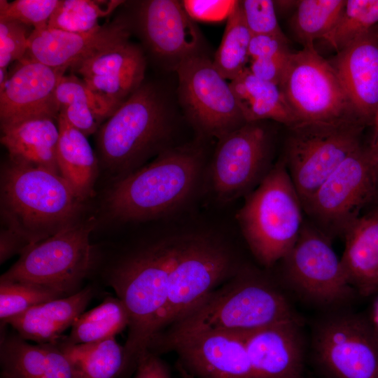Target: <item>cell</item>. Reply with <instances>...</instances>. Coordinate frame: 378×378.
<instances>
[{
  "label": "cell",
  "mask_w": 378,
  "mask_h": 378,
  "mask_svg": "<svg viewBox=\"0 0 378 378\" xmlns=\"http://www.w3.org/2000/svg\"><path fill=\"white\" fill-rule=\"evenodd\" d=\"M302 318L275 276L245 263L234 276L157 334L148 351L160 356L181 339L200 332H249Z\"/></svg>",
  "instance_id": "6da1fadb"
},
{
  "label": "cell",
  "mask_w": 378,
  "mask_h": 378,
  "mask_svg": "<svg viewBox=\"0 0 378 378\" xmlns=\"http://www.w3.org/2000/svg\"><path fill=\"white\" fill-rule=\"evenodd\" d=\"M184 230L141 244L121 255L105 279L125 305L129 315L124 346L127 377L161 330L168 298L169 275Z\"/></svg>",
  "instance_id": "7a4b0ae2"
},
{
  "label": "cell",
  "mask_w": 378,
  "mask_h": 378,
  "mask_svg": "<svg viewBox=\"0 0 378 378\" xmlns=\"http://www.w3.org/2000/svg\"><path fill=\"white\" fill-rule=\"evenodd\" d=\"M204 174L201 147H170L147 165L116 180L106 197V210L122 222L167 216L194 197Z\"/></svg>",
  "instance_id": "3957f363"
},
{
  "label": "cell",
  "mask_w": 378,
  "mask_h": 378,
  "mask_svg": "<svg viewBox=\"0 0 378 378\" xmlns=\"http://www.w3.org/2000/svg\"><path fill=\"white\" fill-rule=\"evenodd\" d=\"M0 190L1 216L28 246L82 220L85 201L60 174L10 161Z\"/></svg>",
  "instance_id": "277c9868"
},
{
  "label": "cell",
  "mask_w": 378,
  "mask_h": 378,
  "mask_svg": "<svg viewBox=\"0 0 378 378\" xmlns=\"http://www.w3.org/2000/svg\"><path fill=\"white\" fill-rule=\"evenodd\" d=\"M173 130L164 92L155 83L144 81L98 129L100 162L117 180L122 178L170 148Z\"/></svg>",
  "instance_id": "5b68a950"
},
{
  "label": "cell",
  "mask_w": 378,
  "mask_h": 378,
  "mask_svg": "<svg viewBox=\"0 0 378 378\" xmlns=\"http://www.w3.org/2000/svg\"><path fill=\"white\" fill-rule=\"evenodd\" d=\"M304 214L300 195L281 158L245 196L235 216L251 252L265 269L270 270L293 246Z\"/></svg>",
  "instance_id": "8992f818"
},
{
  "label": "cell",
  "mask_w": 378,
  "mask_h": 378,
  "mask_svg": "<svg viewBox=\"0 0 378 378\" xmlns=\"http://www.w3.org/2000/svg\"><path fill=\"white\" fill-rule=\"evenodd\" d=\"M332 241L304 218L293 246L276 264L275 277L288 296L319 312L350 308L358 296Z\"/></svg>",
  "instance_id": "52a82bcc"
},
{
  "label": "cell",
  "mask_w": 378,
  "mask_h": 378,
  "mask_svg": "<svg viewBox=\"0 0 378 378\" xmlns=\"http://www.w3.org/2000/svg\"><path fill=\"white\" fill-rule=\"evenodd\" d=\"M244 264L220 234L204 229L185 230L169 275L160 332L234 276Z\"/></svg>",
  "instance_id": "ba28073f"
},
{
  "label": "cell",
  "mask_w": 378,
  "mask_h": 378,
  "mask_svg": "<svg viewBox=\"0 0 378 378\" xmlns=\"http://www.w3.org/2000/svg\"><path fill=\"white\" fill-rule=\"evenodd\" d=\"M311 327V357L324 378H378V331L350 308L319 312Z\"/></svg>",
  "instance_id": "9c48e42d"
},
{
  "label": "cell",
  "mask_w": 378,
  "mask_h": 378,
  "mask_svg": "<svg viewBox=\"0 0 378 378\" xmlns=\"http://www.w3.org/2000/svg\"><path fill=\"white\" fill-rule=\"evenodd\" d=\"M365 125L356 121L302 122L290 127L281 158L302 206L362 144Z\"/></svg>",
  "instance_id": "30bf717a"
},
{
  "label": "cell",
  "mask_w": 378,
  "mask_h": 378,
  "mask_svg": "<svg viewBox=\"0 0 378 378\" xmlns=\"http://www.w3.org/2000/svg\"><path fill=\"white\" fill-rule=\"evenodd\" d=\"M95 225L91 217L28 246L0 280L44 285L67 295L77 293L96 262V251L90 241Z\"/></svg>",
  "instance_id": "8fae6325"
},
{
  "label": "cell",
  "mask_w": 378,
  "mask_h": 378,
  "mask_svg": "<svg viewBox=\"0 0 378 378\" xmlns=\"http://www.w3.org/2000/svg\"><path fill=\"white\" fill-rule=\"evenodd\" d=\"M378 199V176L368 147L351 153L303 204L307 219L330 239L343 238L362 211Z\"/></svg>",
  "instance_id": "7c38bea8"
},
{
  "label": "cell",
  "mask_w": 378,
  "mask_h": 378,
  "mask_svg": "<svg viewBox=\"0 0 378 378\" xmlns=\"http://www.w3.org/2000/svg\"><path fill=\"white\" fill-rule=\"evenodd\" d=\"M279 87L296 124L356 121L365 125L328 60L314 46L290 54Z\"/></svg>",
  "instance_id": "4fadbf2b"
},
{
  "label": "cell",
  "mask_w": 378,
  "mask_h": 378,
  "mask_svg": "<svg viewBox=\"0 0 378 378\" xmlns=\"http://www.w3.org/2000/svg\"><path fill=\"white\" fill-rule=\"evenodd\" d=\"M209 168L211 190L221 202L246 196L273 167V137L260 122H246L220 139Z\"/></svg>",
  "instance_id": "5bb4252c"
},
{
  "label": "cell",
  "mask_w": 378,
  "mask_h": 378,
  "mask_svg": "<svg viewBox=\"0 0 378 378\" xmlns=\"http://www.w3.org/2000/svg\"><path fill=\"white\" fill-rule=\"evenodd\" d=\"M178 96L185 115L201 137L220 139L246 123L230 83L205 55L179 64Z\"/></svg>",
  "instance_id": "9a60e30c"
},
{
  "label": "cell",
  "mask_w": 378,
  "mask_h": 378,
  "mask_svg": "<svg viewBox=\"0 0 378 378\" xmlns=\"http://www.w3.org/2000/svg\"><path fill=\"white\" fill-rule=\"evenodd\" d=\"M126 15L132 33L135 31L148 52L160 64L176 70L180 63L202 53L199 28L182 2L146 0L132 2Z\"/></svg>",
  "instance_id": "2e32d148"
},
{
  "label": "cell",
  "mask_w": 378,
  "mask_h": 378,
  "mask_svg": "<svg viewBox=\"0 0 378 378\" xmlns=\"http://www.w3.org/2000/svg\"><path fill=\"white\" fill-rule=\"evenodd\" d=\"M143 48L127 39L104 49L73 69L111 115L144 83Z\"/></svg>",
  "instance_id": "e0dca14e"
},
{
  "label": "cell",
  "mask_w": 378,
  "mask_h": 378,
  "mask_svg": "<svg viewBox=\"0 0 378 378\" xmlns=\"http://www.w3.org/2000/svg\"><path fill=\"white\" fill-rule=\"evenodd\" d=\"M64 72L27 55L18 61L0 88L1 127L37 116L58 119L55 92Z\"/></svg>",
  "instance_id": "ac0fdd59"
},
{
  "label": "cell",
  "mask_w": 378,
  "mask_h": 378,
  "mask_svg": "<svg viewBox=\"0 0 378 378\" xmlns=\"http://www.w3.org/2000/svg\"><path fill=\"white\" fill-rule=\"evenodd\" d=\"M203 331L175 342L178 363L194 378H255L244 334Z\"/></svg>",
  "instance_id": "d6986e66"
},
{
  "label": "cell",
  "mask_w": 378,
  "mask_h": 378,
  "mask_svg": "<svg viewBox=\"0 0 378 378\" xmlns=\"http://www.w3.org/2000/svg\"><path fill=\"white\" fill-rule=\"evenodd\" d=\"M126 15L89 32L75 33L46 27L31 32L27 56L47 66L66 70L122 41L130 39Z\"/></svg>",
  "instance_id": "ffe728a7"
},
{
  "label": "cell",
  "mask_w": 378,
  "mask_h": 378,
  "mask_svg": "<svg viewBox=\"0 0 378 378\" xmlns=\"http://www.w3.org/2000/svg\"><path fill=\"white\" fill-rule=\"evenodd\" d=\"M244 339L255 378H304L309 342L302 318L246 332Z\"/></svg>",
  "instance_id": "44dd1931"
},
{
  "label": "cell",
  "mask_w": 378,
  "mask_h": 378,
  "mask_svg": "<svg viewBox=\"0 0 378 378\" xmlns=\"http://www.w3.org/2000/svg\"><path fill=\"white\" fill-rule=\"evenodd\" d=\"M358 118L372 125L378 108L377 26L328 60Z\"/></svg>",
  "instance_id": "7402d4cb"
},
{
  "label": "cell",
  "mask_w": 378,
  "mask_h": 378,
  "mask_svg": "<svg viewBox=\"0 0 378 378\" xmlns=\"http://www.w3.org/2000/svg\"><path fill=\"white\" fill-rule=\"evenodd\" d=\"M1 130V143L7 150L10 162L60 174L57 164L58 119L33 117Z\"/></svg>",
  "instance_id": "603a6c76"
},
{
  "label": "cell",
  "mask_w": 378,
  "mask_h": 378,
  "mask_svg": "<svg viewBox=\"0 0 378 378\" xmlns=\"http://www.w3.org/2000/svg\"><path fill=\"white\" fill-rule=\"evenodd\" d=\"M1 378H77L68 357L54 342L32 345L18 333L1 340Z\"/></svg>",
  "instance_id": "cb8c5ba5"
},
{
  "label": "cell",
  "mask_w": 378,
  "mask_h": 378,
  "mask_svg": "<svg viewBox=\"0 0 378 378\" xmlns=\"http://www.w3.org/2000/svg\"><path fill=\"white\" fill-rule=\"evenodd\" d=\"M340 258L346 279L358 296L378 290V203L349 227Z\"/></svg>",
  "instance_id": "d4e9b609"
},
{
  "label": "cell",
  "mask_w": 378,
  "mask_h": 378,
  "mask_svg": "<svg viewBox=\"0 0 378 378\" xmlns=\"http://www.w3.org/2000/svg\"><path fill=\"white\" fill-rule=\"evenodd\" d=\"M94 291L92 286H86L73 295L33 307L2 324L11 326L26 340L54 342L84 312Z\"/></svg>",
  "instance_id": "484cf974"
},
{
  "label": "cell",
  "mask_w": 378,
  "mask_h": 378,
  "mask_svg": "<svg viewBox=\"0 0 378 378\" xmlns=\"http://www.w3.org/2000/svg\"><path fill=\"white\" fill-rule=\"evenodd\" d=\"M57 164L60 174L85 201L94 195L97 159L87 136L59 115Z\"/></svg>",
  "instance_id": "4316f807"
},
{
  "label": "cell",
  "mask_w": 378,
  "mask_h": 378,
  "mask_svg": "<svg viewBox=\"0 0 378 378\" xmlns=\"http://www.w3.org/2000/svg\"><path fill=\"white\" fill-rule=\"evenodd\" d=\"M230 83L246 122L272 120L288 127L297 123L278 85L255 77L248 67Z\"/></svg>",
  "instance_id": "83f0119b"
},
{
  "label": "cell",
  "mask_w": 378,
  "mask_h": 378,
  "mask_svg": "<svg viewBox=\"0 0 378 378\" xmlns=\"http://www.w3.org/2000/svg\"><path fill=\"white\" fill-rule=\"evenodd\" d=\"M55 342L71 361L77 378H127L125 349L115 337L73 344L62 335Z\"/></svg>",
  "instance_id": "f1b7e54d"
},
{
  "label": "cell",
  "mask_w": 378,
  "mask_h": 378,
  "mask_svg": "<svg viewBox=\"0 0 378 378\" xmlns=\"http://www.w3.org/2000/svg\"><path fill=\"white\" fill-rule=\"evenodd\" d=\"M59 114L86 136L97 132L111 115L103 102L74 74L64 75L56 89Z\"/></svg>",
  "instance_id": "f546056e"
},
{
  "label": "cell",
  "mask_w": 378,
  "mask_h": 378,
  "mask_svg": "<svg viewBox=\"0 0 378 378\" xmlns=\"http://www.w3.org/2000/svg\"><path fill=\"white\" fill-rule=\"evenodd\" d=\"M129 324L130 315L122 301L118 297H107L99 305L83 312L66 337L73 344L96 342L115 337Z\"/></svg>",
  "instance_id": "4dcf8cb0"
},
{
  "label": "cell",
  "mask_w": 378,
  "mask_h": 378,
  "mask_svg": "<svg viewBox=\"0 0 378 378\" xmlns=\"http://www.w3.org/2000/svg\"><path fill=\"white\" fill-rule=\"evenodd\" d=\"M226 27L213 64L223 78L232 80L248 66L252 34L243 15L241 1H237L227 18Z\"/></svg>",
  "instance_id": "1f68e13d"
},
{
  "label": "cell",
  "mask_w": 378,
  "mask_h": 378,
  "mask_svg": "<svg viewBox=\"0 0 378 378\" xmlns=\"http://www.w3.org/2000/svg\"><path fill=\"white\" fill-rule=\"evenodd\" d=\"M346 0H302L297 3L291 27L303 48L314 46L333 28L345 6Z\"/></svg>",
  "instance_id": "d6a6232c"
},
{
  "label": "cell",
  "mask_w": 378,
  "mask_h": 378,
  "mask_svg": "<svg viewBox=\"0 0 378 378\" xmlns=\"http://www.w3.org/2000/svg\"><path fill=\"white\" fill-rule=\"evenodd\" d=\"M125 1L60 0L48 27L69 32H89L98 28L107 16Z\"/></svg>",
  "instance_id": "836d02e7"
},
{
  "label": "cell",
  "mask_w": 378,
  "mask_h": 378,
  "mask_svg": "<svg viewBox=\"0 0 378 378\" xmlns=\"http://www.w3.org/2000/svg\"><path fill=\"white\" fill-rule=\"evenodd\" d=\"M378 25V0H347L330 31L323 38L337 52Z\"/></svg>",
  "instance_id": "e575fe53"
},
{
  "label": "cell",
  "mask_w": 378,
  "mask_h": 378,
  "mask_svg": "<svg viewBox=\"0 0 378 378\" xmlns=\"http://www.w3.org/2000/svg\"><path fill=\"white\" fill-rule=\"evenodd\" d=\"M69 296L64 292L44 285L29 282L0 280L1 323L29 309L46 302Z\"/></svg>",
  "instance_id": "d590c367"
},
{
  "label": "cell",
  "mask_w": 378,
  "mask_h": 378,
  "mask_svg": "<svg viewBox=\"0 0 378 378\" xmlns=\"http://www.w3.org/2000/svg\"><path fill=\"white\" fill-rule=\"evenodd\" d=\"M60 0L0 1V19L18 21L39 30L48 27V22Z\"/></svg>",
  "instance_id": "8d00e7d4"
},
{
  "label": "cell",
  "mask_w": 378,
  "mask_h": 378,
  "mask_svg": "<svg viewBox=\"0 0 378 378\" xmlns=\"http://www.w3.org/2000/svg\"><path fill=\"white\" fill-rule=\"evenodd\" d=\"M27 27L18 21L0 19V69H7L13 62L27 55L31 34Z\"/></svg>",
  "instance_id": "74e56055"
},
{
  "label": "cell",
  "mask_w": 378,
  "mask_h": 378,
  "mask_svg": "<svg viewBox=\"0 0 378 378\" xmlns=\"http://www.w3.org/2000/svg\"><path fill=\"white\" fill-rule=\"evenodd\" d=\"M241 6L245 22L252 34L285 36L277 21L276 7L271 0H244Z\"/></svg>",
  "instance_id": "f35d334b"
},
{
  "label": "cell",
  "mask_w": 378,
  "mask_h": 378,
  "mask_svg": "<svg viewBox=\"0 0 378 378\" xmlns=\"http://www.w3.org/2000/svg\"><path fill=\"white\" fill-rule=\"evenodd\" d=\"M237 1L187 0L182 4L193 20L218 21L227 18Z\"/></svg>",
  "instance_id": "ab89813d"
},
{
  "label": "cell",
  "mask_w": 378,
  "mask_h": 378,
  "mask_svg": "<svg viewBox=\"0 0 378 378\" xmlns=\"http://www.w3.org/2000/svg\"><path fill=\"white\" fill-rule=\"evenodd\" d=\"M288 41L286 36L274 34L252 35L249 48V60L269 58L289 52Z\"/></svg>",
  "instance_id": "60d3db41"
},
{
  "label": "cell",
  "mask_w": 378,
  "mask_h": 378,
  "mask_svg": "<svg viewBox=\"0 0 378 378\" xmlns=\"http://www.w3.org/2000/svg\"><path fill=\"white\" fill-rule=\"evenodd\" d=\"M291 53L289 51L272 57L251 60L248 68L255 77L279 85Z\"/></svg>",
  "instance_id": "b9f144b4"
},
{
  "label": "cell",
  "mask_w": 378,
  "mask_h": 378,
  "mask_svg": "<svg viewBox=\"0 0 378 378\" xmlns=\"http://www.w3.org/2000/svg\"><path fill=\"white\" fill-rule=\"evenodd\" d=\"M133 378H172L166 363L159 355L146 351L139 360Z\"/></svg>",
  "instance_id": "7bdbcfd3"
},
{
  "label": "cell",
  "mask_w": 378,
  "mask_h": 378,
  "mask_svg": "<svg viewBox=\"0 0 378 378\" xmlns=\"http://www.w3.org/2000/svg\"><path fill=\"white\" fill-rule=\"evenodd\" d=\"M27 246L28 245L11 230L7 228L1 230L0 237L1 264L16 253L21 254Z\"/></svg>",
  "instance_id": "ee69618b"
},
{
  "label": "cell",
  "mask_w": 378,
  "mask_h": 378,
  "mask_svg": "<svg viewBox=\"0 0 378 378\" xmlns=\"http://www.w3.org/2000/svg\"><path fill=\"white\" fill-rule=\"evenodd\" d=\"M368 151L371 162L378 176V137L372 140Z\"/></svg>",
  "instance_id": "f6af8a7d"
},
{
  "label": "cell",
  "mask_w": 378,
  "mask_h": 378,
  "mask_svg": "<svg viewBox=\"0 0 378 378\" xmlns=\"http://www.w3.org/2000/svg\"><path fill=\"white\" fill-rule=\"evenodd\" d=\"M372 126L374 127V133H373V137H372V139H373L378 137V108L377 109V111L374 117Z\"/></svg>",
  "instance_id": "bcb514c9"
},
{
  "label": "cell",
  "mask_w": 378,
  "mask_h": 378,
  "mask_svg": "<svg viewBox=\"0 0 378 378\" xmlns=\"http://www.w3.org/2000/svg\"><path fill=\"white\" fill-rule=\"evenodd\" d=\"M177 369L183 378H194L192 375L188 373L180 365L177 364Z\"/></svg>",
  "instance_id": "7dc6e473"
},
{
  "label": "cell",
  "mask_w": 378,
  "mask_h": 378,
  "mask_svg": "<svg viewBox=\"0 0 378 378\" xmlns=\"http://www.w3.org/2000/svg\"><path fill=\"white\" fill-rule=\"evenodd\" d=\"M304 378H307V377H304ZM309 378H314V377H309ZM324 378V377H323Z\"/></svg>",
  "instance_id": "c3c4849f"
},
{
  "label": "cell",
  "mask_w": 378,
  "mask_h": 378,
  "mask_svg": "<svg viewBox=\"0 0 378 378\" xmlns=\"http://www.w3.org/2000/svg\"><path fill=\"white\" fill-rule=\"evenodd\" d=\"M377 31H378V25H377Z\"/></svg>",
  "instance_id": "681fc988"
},
{
  "label": "cell",
  "mask_w": 378,
  "mask_h": 378,
  "mask_svg": "<svg viewBox=\"0 0 378 378\" xmlns=\"http://www.w3.org/2000/svg\"><path fill=\"white\" fill-rule=\"evenodd\" d=\"M377 203H378V199H377Z\"/></svg>",
  "instance_id": "f907efd6"
}]
</instances>
